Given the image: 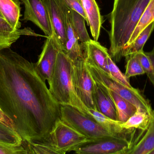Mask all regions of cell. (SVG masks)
Listing matches in <instances>:
<instances>
[{"mask_svg":"<svg viewBox=\"0 0 154 154\" xmlns=\"http://www.w3.org/2000/svg\"><path fill=\"white\" fill-rule=\"evenodd\" d=\"M46 81L35 63L11 48H0V109L23 143H51L60 120V105Z\"/></svg>","mask_w":154,"mask_h":154,"instance_id":"cell-1","label":"cell"},{"mask_svg":"<svg viewBox=\"0 0 154 154\" xmlns=\"http://www.w3.org/2000/svg\"><path fill=\"white\" fill-rule=\"evenodd\" d=\"M150 0H114L110 13L109 55L119 62L142 13Z\"/></svg>","mask_w":154,"mask_h":154,"instance_id":"cell-2","label":"cell"},{"mask_svg":"<svg viewBox=\"0 0 154 154\" xmlns=\"http://www.w3.org/2000/svg\"><path fill=\"white\" fill-rule=\"evenodd\" d=\"M72 66L73 61L60 50L50 79L48 81L49 89L59 105L71 106L86 115L88 108L77 96L72 82Z\"/></svg>","mask_w":154,"mask_h":154,"instance_id":"cell-3","label":"cell"},{"mask_svg":"<svg viewBox=\"0 0 154 154\" xmlns=\"http://www.w3.org/2000/svg\"><path fill=\"white\" fill-rule=\"evenodd\" d=\"M94 80L109 90L129 101L137 108H141L151 114L153 109L150 101L138 89L126 86L104 71L86 62Z\"/></svg>","mask_w":154,"mask_h":154,"instance_id":"cell-4","label":"cell"},{"mask_svg":"<svg viewBox=\"0 0 154 154\" xmlns=\"http://www.w3.org/2000/svg\"><path fill=\"white\" fill-rule=\"evenodd\" d=\"M61 119L88 140L114 136L93 118L71 106L60 105Z\"/></svg>","mask_w":154,"mask_h":154,"instance_id":"cell-5","label":"cell"},{"mask_svg":"<svg viewBox=\"0 0 154 154\" xmlns=\"http://www.w3.org/2000/svg\"><path fill=\"white\" fill-rule=\"evenodd\" d=\"M135 143L125 137H106L88 140L73 152L79 154H127Z\"/></svg>","mask_w":154,"mask_h":154,"instance_id":"cell-6","label":"cell"},{"mask_svg":"<svg viewBox=\"0 0 154 154\" xmlns=\"http://www.w3.org/2000/svg\"><path fill=\"white\" fill-rule=\"evenodd\" d=\"M71 77L79 98L87 108L96 110L94 99L95 80L88 69L84 58L73 62Z\"/></svg>","mask_w":154,"mask_h":154,"instance_id":"cell-7","label":"cell"},{"mask_svg":"<svg viewBox=\"0 0 154 154\" xmlns=\"http://www.w3.org/2000/svg\"><path fill=\"white\" fill-rule=\"evenodd\" d=\"M51 138L59 154L74 151L80 145L88 140L61 119L56 124L51 133Z\"/></svg>","mask_w":154,"mask_h":154,"instance_id":"cell-8","label":"cell"},{"mask_svg":"<svg viewBox=\"0 0 154 154\" xmlns=\"http://www.w3.org/2000/svg\"><path fill=\"white\" fill-rule=\"evenodd\" d=\"M49 16L53 34L63 51L66 39L67 14L69 7L64 0H42Z\"/></svg>","mask_w":154,"mask_h":154,"instance_id":"cell-9","label":"cell"},{"mask_svg":"<svg viewBox=\"0 0 154 154\" xmlns=\"http://www.w3.org/2000/svg\"><path fill=\"white\" fill-rule=\"evenodd\" d=\"M24 6L23 20L31 21L49 37L53 30L49 16L42 0H20Z\"/></svg>","mask_w":154,"mask_h":154,"instance_id":"cell-10","label":"cell"},{"mask_svg":"<svg viewBox=\"0 0 154 154\" xmlns=\"http://www.w3.org/2000/svg\"><path fill=\"white\" fill-rule=\"evenodd\" d=\"M61 48L55 35L47 38L42 52L39 56L35 67L46 80L50 79L56 63L57 55Z\"/></svg>","mask_w":154,"mask_h":154,"instance_id":"cell-11","label":"cell"},{"mask_svg":"<svg viewBox=\"0 0 154 154\" xmlns=\"http://www.w3.org/2000/svg\"><path fill=\"white\" fill-rule=\"evenodd\" d=\"M82 45L86 62L109 74L107 62V57L109 54L107 49L92 39Z\"/></svg>","mask_w":154,"mask_h":154,"instance_id":"cell-12","label":"cell"},{"mask_svg":"<svg viewBox=\"0 0 154 154\" xmlns=\"http://www.w3.org/2000/svg\"><path fill=\"white\" fill-rule=\"evenodd\" d=\"M94 99L97 111L110 119L117 121L116 108L109 91L95 81Z\"/></svg>","mask_w":154,"mask_h":154,"instance_id":"cell-13","label":"cell"},{"mask_svg":"<svg viewBox=\"0 0 154 154\" xmlns=\"http://www.w3.org/2000/svg\"><path fill=\"white\" fill-rule=\"evenodd\" d=\"M22 35L48 37L37 34L29 28L16 30L0 16V48H11L13 43L17 41Z\"/></svg>","mask_w":154,"mask_h":154,"instance_id":"cell-14","label":"cell"},{"mask_svg":"<svg viewBox=\"0 0 154 154\" xmlns=\"http://www.w3.org/2000/svg\"><path fill=\"white\" fill-rule=\"evenodd\" d=\"M69 8L67 14L66 39L65 48L62 52H64L73 62L84 58L82 45L79 43V40L75 33L72 26Z\"/></svg>","mask_w":154,"mask_h":154,"instance_id":"cell-15","label":"cell"},{"mask_svg":"<svg viewBox=\"0 0 154 154\" xmlns=\"http://www.w3.org/2000/svg\"><path fill=\"white\" fill-rule=\"evenodd\" d=\"M88 20L91 33L94 40L97 41L102 25V18L96 0H81Z\"/></svg>","mask_w":154,"mask_h":154,"instance_id":"cell-16","label":"cell"},{"mask_svg":"<svg viewBox=\"0 0 154 154\" xmlns=\"http://www.w3.org/2000/svg\"><path fill=\"white\" fill-rule=\"evenodd\" d=\"M20 0H0V12L4 19L14 29L21 27Z\"/></svg>","mask_w":154,"mask_h":154,"instance_id":"cell-17","label":"cell"},{"mask_svg":"<svg viewBox=\"0 0 154 154\" xmlns=\"http://www.w3.org/2000/svg\"><path fill=\"white\" fill-rule=\"evenodd\" d=\"M154 149V110L151 114L147 130L133 146L127 154H150Z\"/></svg>","mask_w":154,"mask_h":154,"instance_id":"cell-18","label":"cell"},{"mask_svg":"<svg viewBox=\"0 0 154 154\" xmlns=\"http://www.w3.org/2000/svg\"><path fill=\"white\" fill-rule=\"evenodd\" d=\"M154 21V0H150L142 13V15L136 26L132 35L124 49L128 48L139 34L152 23Z\"/></svg>","mask_w":154,"mask_h":154,"instance_id":"cell-19","label":"cell"},{"mask_svg":"<svg viewBox=\"0 0 154 154\" xmlns=\"http://www.w3.org/2000/svg\"><path fill=\"white\" fill-rule=\"evenodd\" d=\"M108 90L116 108L117 121L120 123H125L136 113L137 108L132 103L124 99L116 93Z\"/></svg>","mask_w":154,"mask_h":154,"instance_id":"cell-20","label":"cell"},{"mask_svg":"<svg viewBox=\"0 0 154 154\" xmlns=\"http://www.w3.org/2000/svg\"><path fill=\"white\" fill-rule=\"evenodd\" d=\"M151 114L143 108H137L136 113L127 121L120 123V126L125 128H136L145 132L150 124Z\"/></svg>","mask_w":154,"mask_h":154,"instance_id":"cell-21","label":"cell"},{"mask_svg":"<svg viewBox=\"0 0 154 154\" xmlns=\"http://www.w3.org/2000/svg\"><path fill=\"white\" fill-rule=\"evenodd\" d=\"M70 9V18L74 31L79 41L82 44H85L91 39L85 26V19L75 11Z\"/></svg>","mask_w":154,"mask_h":154,"instance_id":"cell-22","label":"cell"},{"mask_svg":"<svg viewBox=\"0 0 154 154\" xmlns=\"http://www.w3.org/2000/svg\"><path fill=\"white\" fill-rule=\"evenodd\" d=\"M154 29V21L146 27L137 36L135 40L125 50L123 53V57L143 50L144 46L151 36Z\"/></svg>","mask_w":154,"mask_h":154,"instance_id":"cell-23","label":"cell"},{"mask_svg":"<svg viewBox=\"0 0 154 154\" xmlns=\"http://www.w3.org/2000/svg\"><path fill=\"white\" fill-rule=\"evenodd\" d=\"M0 142L13 145L23 144L22 138L12 127L0 122Z\"/></svg>","mask_w":154,"mask_h":154,"instance_id":"cell-24","label":"cell"},{"mask_svg":"<svg viewBox=\"0 0 154 154\" xmlns=\"http://www.w3.org/2000/svg\"><path fill=\"white\" fill-rule=\"evenodd\" d=\"M125 57L126 65L125 75L128 79H129L131 77L145 74L136 53L129 54Z\"/></svg>","mask_w":154,"mask_h":154,"instance_id":"cell-25","label":"cell"},{"mask_svg":"<svg viewBox=\"0 0 154 154\" xmlns=\"http://www.w3.org/2000/svg\"><path fill=\"white\" fill-rule=\"evenodd\" d=\"M107 62L109 74L111 77L126 86L133 87L129 82V79H128L125 74L120 71L115 61L111 58L109 54L107 57Z\"/></svg>","mask_w":154,"mask_h":154,"instance_id":"cell-26","label":"cell"},{"mask_svg":"<svg viewBox=\"0 0 154 154\" xmlns=\"http://www.w3.org/2000/svg\"><path fill=\"white\" fill-rule=\"evenodd\" d=\"M145 73L147 75L150 81L154 86V73L150 58L143 50L136 53Z\"/></svg>","mask_w":154,"mask_h":154,"instance_id":"cell-27","label":"cell"},{"mask_svg":"<svg viewBox=\"0 0 154 154\" xmlns=\"http://www.w3.org/2000/svg\"><path fill=\"white\" fill-rule=\"evenodd\" d=\"M23 145H13L0 142V154H27Z\"/></svg>","mask_w":154,"mask_h":154,"instance_id":"cell-28","label":"cell"},{"mask_svg":"<svg viewBox=\"0 0 154 154\" xmlns=\"http://www.w3.org/2000/svg\"><path fill=\"white\" fill-rule=\"evenodd\" d=\"M64 1L70 9L74 10L82 16H83L85 19V21L87 22V24L89 25L88 20L83 8L81 0H64Z\"/></svg>","mask_w":154,"mask_h":154,"instance_id":"cell-29","label":"cell"},{"mask_svg":"<svg viewBox=\"0 0 154 154\" xmlns=\"http://www.w3.org/2000/svg\"><path fill=\"white\" fill-rule=\"evenodd\" d=\"M0 122L4 123L7 125L12 127L13 128L11 121L7 117L5 116V115L3 113L1 109H0Z\"/></svg>","mask_w":154,"mask_h":154,"instance_id":"cell-30","label":"cell"},{"mask_svg":"<svg viewBox=\"0 0 154 154\" xmlns=\"http://www.w3.org/2000/svg\"><path fill=\"white\" fill-rule=\"evenodd\" d=\"M145 53L150 58L154 73V47L151 51L149 52H145Z\"/></svg>","mask_w":154,"mask_h":154,"instance_id":"cell-31","label":"cell"},{"mask_svg":"<svg viewBox=\"0 0 154 154\" xmlns=\"http://www.w3.org/2000/svg\"><path fill=\"white\" fill-rule=\"evenodd\" d=\"M150 154H154V149L152 151V152H151V153Z\"/></svg>","mask_w":154,"mask_h":154,"instance_id":"cell-32","label":"cell"},{"mask_svg":"<svg viewBox=\"0 0 154 154\" xmlns=\"http://www.w3.org/2000/svg\"><path fill=\"white\" fill-rule=\"evenodd\" d=\"M0 16H1V17H2L3 18H4L3 17L2 15V14L1 13V12H0Z\"/></svg>","mask_w":154,"mask_h":154,"instance_id":"cell-33","label":"cell"}]
</instances>
